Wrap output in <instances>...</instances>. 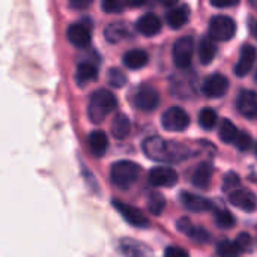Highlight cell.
I'll return each instance as SVG.
<instances>
[{"label":"cell","mask_w":257,"mask_h":257,"mask_svg":"<svg viewBox=\"0 0 257 257\" xmlns=\"http://www.w3.org/2000/svg\"><path fill=\"white\" fill-rule=\"evenodd\" d=\"M143 152L151 160L161 163H181L193 155L187 146L175 142H166L157 136L148 137L143 142Z\"/></svg>","instance_id":"6da1fadb"},{"label":"cell","mask_w":257,"mask_h":257,"mask_svg":"<svg viewBox=\"0 0 257 257\" xmlns=\"http://www.w3.org/2000/svg\"><path fill=\"white\" fill-rule=\"evenodd\" d=\"M116 107H117L116 96L107 89H99L93 92L90 96L87 105V116L93 123H101Z\"/></svg>","instance_id":"7a4b0ae2"},{"label":"cell","mask_w":257,"mask_h":257,"mask_svg":"<svg viewBox=\"0 0 257 257\" xmlns=\"http://www.w3.org/2000/svg\"><path fill=\"white\" fill-rule=\"evenodd\" d=\"M140 176V167L128 160L116 161L110 167V179L117 188L126 190L137 182Z\"/></svg>","instance_id":"3957f363"},{"label":"cell","mask_w":257,"mask_h":257,"mask_svg":"<svg viewBox=\"0 0 257 257\" xmlns=\"http://www.w3.org/2000/svg\"><path fill=\"white\" fill-rule=\"evenodd\" d=\"M161 125L166 131L181 133L190 126V116L181 107H170L161 116Z\"/></svg>","instance_id":"277c9868"},{"label":"cell","mask_w":257,"mask_h":257,"mask_svg":"<svg viewBox=\"0 0 257 257\" xmlns=\"http://www.w3.org/2000/svg\"><path fill=\"white\" fill-rule=\"evenodd\" d=\"M209 38L214 41H229L235 36L236 33V24L232 18L224 17V15H217L211 20L209 27H208Z\"/></svg>","instance_id":"5b68a950"},{"label":"cell","mask_w":257,"mask_h":257,"mask_svg":"<svg viewBox=\"0 0 257 257\" xmlns=\"http://www.w3.org/2000/svg\"><path fill=\"white\" fill-rule=\"evenodd\" d=\"M194 41L191 36H184L178 39L173 45V62L179 69H188L193 62Z\"/></svg>","instance_id":"8992f818"},{"label":"cell","mask_w":257,"mask_h":257,"mask_svg":"<svg viewBox=\"0 0 257 257\" xmlns=\"http://www.w3.org/2000/svg\"><path fill=\"white\" fill-rule=\"evenodd\" d=\"M134 105L142 111H154L160 105V93L152 86H140L133 98Z\"/></svg>","instance_id":"52a82bcc"},{"label":"cell","mask_w":257,"mask_h":257,"mask_svg":"<svg viewBox=\"0 0 257 257\" xmlns=\"http://www.w3.org/2000/svg\"><path fill=\"white\" fill-rule=\"evenodd\" d=\"M229 202L233 206H236V208H239V209H242L245 212H253V211L257 209L256 194L253 191L241 188V187L229 193Z\"/></svg>","instance_id":"ba28073f"},{"label":"cell","mask_w":257,"mask_h":257,"mask_svg":"<svg viewBox=\"0 0 257 257\" xmlns=\"http://www.w3.org/2000/svg\"><path fill=\"white\" fill-rule=\"evenodd\" d=\"M229 89V80L223 74H212L205 78L202 90L208 98H221Z\"/></svg>","instance_id":"9c48e42d"},{"label":"cell","mask_w":257,"mask_h":257,"mask_svg":"<svg viewBox=\"0 0 257 257\" xmlns=\"http://www.w3.org/2000/svg\"><path fill=\"white\" fill-rule=\"evenodd\" d=\"M113 205L117 209V212L128 221V224H131L134 227H140V229L149 226V220L139 208H134V206L122 203V202H113Z\"/></svg>","instance_id":"30bf717a"},{"label":"cell","mask_w":257,"mask_h":257,"mask_svg":"<svg viewBox=\"0 0 257 257\" xmlns=\"http://www.w3.org/2000/svg\"><path fill=\"white\" fill-rule=\"evenodd\" d=\"M148 181L154 187H175L178 182V173L170 167L161 166L149 172Z\"/></svg>","instance_id":"8fae6325"},{"label":"cell","mask_w":257,"mask_h":257,"mask_svg":"<svg viewBox=\"0 0 257 257\" xmlns=\"http://www.w3.org/2000/svg\"><path fill=\"white\" fill-rule=\"evenodd\" d=\"M119 250L123 257H154V251L149 245L131 238L120 239Z\"/></svg>","instance_id":"7c38bea8"},{"label":"cell","mask_w":257,"mask_h":257,"mask_svg":"<svg viewBox=\"0 0 257 257\" xmlns=\"http://www.w3.org/2000/svg\"><path fill=\"white\" fill-rule=\"evenodd\" d=\"M68 41L77 48H86L90 44V27L84 23L71 24L66 30Z\"/></svg>","instance_id":"4fadbf2b"},{"label":"cell","mask_w":257,"mask_h":257,"mask_svg":"<svg viewBox=\"0 0 257 257\" xmlns=\"http://www.w3.org/2000/svg\"><path fill=\"white\" fill-rule=\"evenodd\" d=\"M238 111L247 119L257 117V93L253 90H241L236 98Z\"/></svg>","instance_id":"5bb4252c"},{"label":"cell","mask_w":257,"mask_h":257,"mask_svg":"<svg viewBox=\"0 0 257 257\" xmlns=\"http://www.w3.org/2000/svg\"><path fill=\"white\" fill-rule=\"evenodd\" d=\"M179 199H181L184 208L188 211H193V212H206V211L214 209V203L209 199L188 193V191H182Z\"/></svg>","instance_id":"9a60e30c"},{"label":"cell","mask_w":257,"mask_h":257,"mask_svg":"<svg viewBox=\"0 0 257 257\" xmlns=\"http://www.w3.org/2000/svg\"><path fill=\"white\" fill-rule=\"evenodd\" d=\"M257 51L253 45H244L239 60L235 65V74L238 77H245L247 74H250V71L253 69V65L256 62Z\"/></svg>","instance_id":"2e32d148"},{"label":"cell","mask_w":257,"mask_h":257,"mask_svg":"<svg viewBox=\"0 0 257 257\" xmlns=\"http://www.w3.org/2000/svg\"><path fill=\"white\" fill-rule=\"evenodd\" d=\"M176 227H178V230H181L182 233H185L188 238H191V239L196 241V242H200V244H202V242H208V241H209V233H208L205 229L194 226L188 218H181V220H178Z\"/></svg>","instance_id":"e0dca14e"},{"label":"cell","mask_w":257,"mask_h":257,"mask_svg":"<svg viewBox=\"0 0 257 257\" xmlns=\"http://www.w3.org/2000/svg\"><path fill=\"white\" fill-rule=\"evenodd\" d=\"M136 29H137V32H140L145 36H154V35L160 33L161 21L155 14H145L136 23Z\"/></svg>","instance_id":"ac0fdd59"},{"label":"cell","mask_w":257,"mask_h":257,"mask_svg":"<svg viewBox=\"0 0 257 257\" xmlns=\"http://www.w3.org/2000/svg\"><path fill=\"white\" fill-rule=\"evenodd\" d=\"M87 145L93 157L101 158L108 146V139L104 131H92L87 137Z\"/></svg>","instance_id":"d6986e66"},{"label":"cell","mask_w":257,"mask_h":257,"mask_svg":"<svg viewBox=\"0 0 257 257\" xmlns=\"http://www.w3.org/2000/svg\"><path fill=\"white\" fill-rule=\"evenodd\" d=\"M212 173H214V169H212V166L209 163H200L194 169L191 181L199 188H208V185L211 182V178H212Z\"/></svg>","instance_id":"ffe728a7"},{"label":"cell","mask_w":257,"mask_h":257,"mask_svg":"<svg viewBox=\"0 0 257 257\" xmlns=\"http://www.w3.org/2000/svg\"><path fill=\"white\" fill-rule=\"evenodd\" d=\"M166 18H167V23H169V26L172 29H181L182 26L187 24V21L190 18L188 6H179V8H175V9L169 11Z\"/></svg>","instance_id":"44dd1931"},{"label":"cell","mask_w":257,"mask_h":257,"mask_svg":"<svg viewBox=\"0 0 257 257\" xmlns=\"http://www.w3.org/2000/svg\"><path fill=\"white\" fill-rule=\"evenodd\" d=\"M96 78H98V69L93 63L84 62V63L78 65L77 72H75V81L78 83V86H83Z\"/></svg>","instance_id":"7402d4cb"},{"label":"cell","mask_w":257,"mask_h":257,"mask_svg":"<svg viewBox=\"0 0 257 257\" xmlns=\"http://www.w3.org/2000/svg\"><path fill=\"white\" fill-rule=\"evenodd\" d=\"M148 63V54L143 50H130L123 54V65L130 69H140Z\"/></svg>","instance_id":"603a6c76"},{"label":"cell","mask_w":257,"mask_h":257,"mask_svg":"<svg viewBox=\"0 0 257 257\" xmlns=\"http://www.w3.org/2000/svg\"><path fill=\"white\" fill-rule=\"evenodd\" d=\"M130 130H131V122L128 116L123 113L116 114L111 122V136L116 139H125L130 134Z\"/></svg>","instance_id":"cb8c5ba5"},{"label":"cell","mask_w":257,"mask_h":257,"mask_svg":"<svg viewBox=\"0 0 257 257\" xmlns=\"http://www.w3.org/2000/svg\"><path fill=\"white\" fill-rule=\"evenodd\" d=\"M218 134H220V139L224 142V143H232L235 145L236 140L239 139L241 136V131L229 120V119H223L221 120V125L218 128Z\"/></svg>","instance_id":"d4e9b609"},{"label":"cell","mask_w":257,"mask_h":257,"mask_svg":"<svg viewBox=\"0 0 257 257\" xmlns=\"http://www.w3.org/2000/svg\"><path fill=\"white\" fill-rule=\"evenodd\" d=\"M217 54V45L212 38H203L199 45V57L203 65H208L214 60Z\"/></svg>","instance_id":"484cf974"},{"label":"cell","mask_w":257,"mask_h":257,"mask_svg":"<svg viewBox=\"0 0 257 257\" xmlns=\"http://www.w3.org/2000/svg\"><path fill=\"white\" fill-rule=\"evenodd\" d=\"M130 36V29L123 23H113L105 29V38L110 42H120Z\"/></svg>","instance_id":"4316f807"},{"label":"cell","mask_w":257,"mask_h":257,"mask_svg":"<svg viewBox=\"0 0 257 257\" xmlns=\"http://www.w3.org/2000/svg\"><path fill=\"white\" fill-rule=\"evenodd\" d=\"M242 248L241 245L235 241H229L224 239L217 245V256L218 257H239L242 254Z\"/></svg>","instance_id":"83f0119b"},{"label":"cell","mask_w":257,"mask_h":257,"mask_svg":"<svg viewBox=\"0 0 257 257\" xmlns=\"http://www.w3.org/2000/svg\"><path fill=\"white\" fill-rule=\"evenodd\" d=\"M214 220H215V224L221 229H230L235 226V217L226 209H215Z\"/></svg>","instance_id":"f1b7e54d"},{"label":"cell","mask_w":257,"mask_h":257,"mask_svg":"<svg viewBox=\"0 0 257 257\" xmlns=\"http://www.w3.org/2000/svg\"><path fill=\"white\" fill-rule=\"evenodd\" d=\"M217 113L212 108H203L199 113V125L203 130H212L217 125Z\"/></svg>","instance_id":"f546056e"},{"label":"cell","mask_w":257,"mask_h":257,"mask_svg":"<svg viewBox=\"0 0 257 257\" xmlns=\"http://www.w3.org/2000/svg\"><path fill=\"white\" fill-rule=\"evenodd\" d=\"M164 206H166V200L160 193H149L148 194V209L152 214L160 215L163 212Z\"/></svg>","instance_id":"4dcf8cb0"},{"label":"cell","mask_w":257,"mask_h":257,"mask_svg":"<svg viewBox=\"0 0 257 257\" xmlns=\"http://www.w3.org/2000/svg\"><path fill=\"white\" fill-rule=\"evenodd\" d=\"M108 83L113 87H122L126 83V75L119 68H111L108 72Z\"/></svg>","instance_id":"1f68e13d"},{"label":"cell","mask_w":257,"mask_h":257,"mask_svg":"<svg viewBox=\"0 0 257 257\" xmlns=\"http://www.w3.org/2000/svg\"><path fill=\"white\" fill-rule=\"evenodd\" d=\"M101 6H102V11H104V12L117 14V12H122V11H123L125 2H123V0H102Z\"/></svg>","instance_id":"d6a6232c"},{"label":"cell","mask_w":257,"mask_h":257,"mask_svg":"<svg viewBox=\"0 0 257 257\" xmlns=\"http://www.w3.org/2000/svg\"><path fill=\"white\" fill-rule=\"evenodd\" d=\"M239 178L235 175V173H229V175H226V178H224V191H233V190H236V188H239Z\"/></svg>","instance_id":"836d02e7"},{"label":"cell","mask_w":257,"mask_h":257,"mask_svg":"<svg viewBox=\"0 0 257 257\" xmlns=\"http://www.w3.org/2000/svg\"><path fill=\"white\" fill-rule=\"evenodd\" d=\"M235 146H236L239 151H247V149H250V146H251V139H250V136H248L247 133H241V136H239V139L236 140Z\"/></svg>","instance_id":"e575fe53"},{"label":"cell","mask_w":257,"mask_h":257,"mask_svg":"<svg viewBox=\"0 0 257 257\" xmlns=\"http://www.w3.org/2000/svg\"><path fill=\"white\" fill-rule=\"evenodd\" d=\"M236 242L241 245V248H242V251L245 253V251H248L250 248H251V236L248 235V233H241L238 238H236Z\"/></svg>","instance_id":"d590c367"},{"label":"cell","mask_w":257,"mask_h":257,"mask_svg":"<svg viewBox=\"0 0 257 257\" xmlns=\"http://www.w3.org/2000/svg\"><path fill=\"white\" fill-rule=\"evenodd\" d=\"M164 257H190V254L181 247H169L164 251Z\"/></svg>","instance_id":"8d00e7d4"},{"label":"cell","mask_w":257,"mask_h":257,"mask_svg":"<svg viewBox=\"0 0 257 257\" xmlns=\"http://www.w3.org/2000/svg\"><path fill=\"white\" fill-rule=\"evenodd\" d=\"M239 3V0H211V5L215 8H230V6H236Z\"/></svg>","instance_id":"74e56055"},{"label":"cell","mask_w":257,"mask_h":257,"mask_svg":"<svg viewBox=\"0 0 257 257\" xmlns=\"http://www.w3.org/2000/svg\"><path fill=\"white\" fill-rule=\"evenodd\" d=\"M92 2H93V0H69L71 6L75 8V9H86V8L90 6Z\"/></svg>","instance_id":"f35d334b"},{"label":"cell","mask_w":257,"mask_h":257,"mask_svg":"<svg viewBox=\"0 0 257 257\" xmlns=\"http://www.w3.org/2000/svg\"><path fill=\"white\" fill-rule=\"evenodd\" d=\"M125 5L128 6H133V8H137V6H142L145 3V0H123Z\"/></svg>","instance_id":"ab89813d"},{"label":"cell","mask_w":257,"mask_h":257,"mask_svg":"<svg viewBox=\"0 0 257 257\" xmlns=\"http://www.w3.org/2000/svg\"><path fill=\"white\" fill-rule=\"evenodd\" d=\"M158 2H160L163 6H167V8H169V6H173V5H176L179 0H158Z\"/></svg>","instance_id":"60d3db41"},{"label":"cell","mask_w":257,"mask_h":257,"mask_svg":"<svg viewBox=\"0 0 257 257\" xmlns=\"http://www.w3.org/2000/svg\"><path fill=\"white\" fill-rule=\"evenodd\" d=\"M250 5L257 11V0H250Z\"/></svg>","instance_id":"b9f144b4"},{"label":"cell","mask_w":257,"mask_h":257,"mask_svg":"<svg viewBox=\"0 0 257 257\" xmlns=\"http://www.w3.org/2000/svg\"><path fill=\"white\" fill-rule=\"evenodd\" d=\"M253 33H254V38H256V39H257V24H256V26H254V30H253Z\"/></svg>","instance_id":"7bdbcfd3"},{"label":"cell","mask_w":257,"mask_h":257,"mask_svg":"<svg viewBox=\"0 0 257 257\" xmlns=\"http://www.w3.org/2000/svg\"><path fill=\"white\" fill-rule=\"evenodd\" d=\"M254 81L257 83V71H256V74H254Z\"/></svg>","instance_id":"ee69618b"},{"label":"cell","mask_w":257,"mask_h":257,"mask_svg":"<svg viewBox=\"0 0 257 257\" xmlns=\"http://www.w3.org/2000/svg\"><path fill=\"white\" fill-rule=\"evenodd\" d=\"M256 155H257V146H256Z\"/></svg>","instance_id":"f6af8a7d"}]
</instances>
